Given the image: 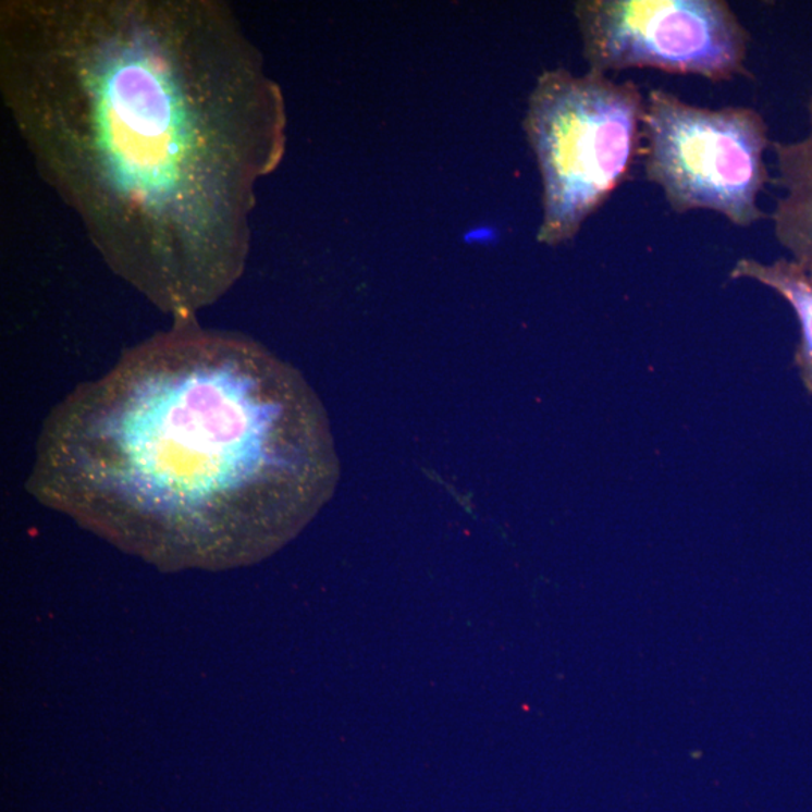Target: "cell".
<instances>
[{
  "label": "cell",
  "instance_id": "cell-7",
  "mask_svg": "<svg viewBox=\"0 0 812 812\" xmlns=\"http://www.w3.org/2000/svg\"><path fill=\"white\" fill-rule=\"evenodd\" d=\"M733 278L756 280L772 287L793 307L800 324L798 360L812 390V273L791 259H778L772 263L740 259L733 270Z\"/></svg>",
  "mask_w": 812,
  "mask_h": 812
},
{
  "label": "cell",
  "instance_id": "cell-6",
  "mask_svg": "<svg viewBox=\"0 0 812 812\" xmlns=\"http://www.w3.org/2000/svg\"><path fill=\"white\" fill-rule=\"evenodd\" d=\"M807 133L793 142H772L776 184L783 195L771 220L780 247L791 260L812 273V96L807 104Z\"/></svg>",
  "mask_w": 812,
  "mask_h": 812
},
{
  "label": "cell",
  "instance_id": "cell-4",
  "mask_svg": "<svg viewBox=\"0 0 812 812\" xmlns=\"http://www.w3.org/2000/svg\"><path fill=\"white\" fill-rule=\"evenodd\" d=\"M642 139L645 179L677 214L713 211L737 227L762 222L768 183L767 122L745 106L708 109L665 89L645 98Z\"/></svg>",
  "mask_w": 812,
  "mask_h": 812
},
{
  "label": "cell",
  "instance_id": "cell-2",
  "mask_svg": "<svg viewBox=\"0 0 812 812\" xmlns=\"http://www.w3.org/2000/svg\"><path fill=\"white\" fill-rule=\"evenodd\" d=\"M27 491L161 570L270 557L336 491L329 416L262 343L197 319L122 354L42 425Z\"/></svg>",
  "mask_w": 812,
  "mask_h": 812
},
{
  "label": "cell",
  "instance_id": "cell-5",
  "mask_svg": "<svg viewBox=\"0 0 812 812\" xmlns=\"http://www.w3.org/2000/svg\"><path fill=\"white\" fill-rule=\"evenodd\" d=\"M575 17L593 73L649 69L715 83L751 77V35L725 0H582Z\"/></svg>",
  "mask_w": 812,
  "mask_h": 812
},
{
  "label": "cell",
  "instance_id": "cell-3",
  "mask_svg": "<svg viewBox=\"0 0 812 812\" xmlns=\"http://www.w3.org/2000/svg\"><path fill=\"white\" fill-rule=\"evenodd\" d=\"M645 98L606 74L543 71L528 97L524 132L542 180L538 242H571L628 180L641 151Z\"/></svg>",
  "mask_w": 812,
  "mask_h": 812
},
{
  "label": "cell",
  "instance_id": "cell-1",
  "mask_svg": "<svg viewBox=\"0 0 812 812\" xmlns=\"http://www.w3.org/2000/svg\"><path fill=\"white\" fill-rule=\"evenodd\" d=\"M0 85L39 175L114 274L175 322L242 278L286 113L231 8L8 0Z\"/></svg>",
  "mask_w": 812,
  "mask_h": 812
}]
</instances>
